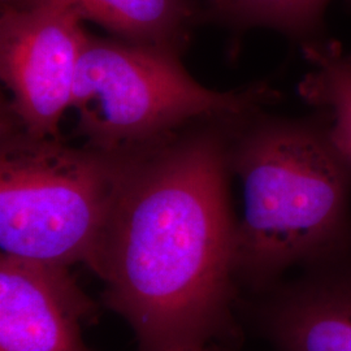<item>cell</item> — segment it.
Instances as JSON below:
<instances>
[{"mask_svg": "<svg viewBox=\"0 0 351 351\" xmlns=\"http://www.w3.org/2000/svg\"><path fill=\"white\" fill-rule=\"evenodd\" d=\"M213 4L216 5V8L221 12H224V10L226 8V5L229 4V0H213Z\"/></svg>", "mask_w": 351, "mask_h": 351, "instance_id": "7c38bea8", "label": "cell"}, {"mask_svg": "<svg viewBox=\"0 0 351 351\" xmlns=\"http://www.w3.org/2000/svg\"><path fill=\"white\" fill-rule=\"evenodd\" d=\"M82 23L73 10L55 1L1 0V80L11 93L13 125L33 137L60 136L88 38Z\"/></svg>", "mask_w": 351, "mask_h": 351, "instance_id": "5b68a950", "label": "cell"}, {"mask_svg": "<svg viewBox=\"0 0 351 351\" xmlns=\"http://www.w3.org/2000/svg\"><path fill=\"white\" fill-rule=\"evenodd\" d=\"M123 40L173 52L193 14L189 0H49Z\"/></svg>", "mask_w": 351, "mask_h": 351, "instance_id": "ba28073f", "label": "cell"}, {"mask_svg": "<svg viewBox=\"0 0 351 351\" xmlns=\"http://www.w3.org/2000/svg\"><path fill=\"white\" fill-rule=\"evenodd\" d=\"M332 0H229L224 12L249 25L304 34L317 26Z\"/></svg>", "mask_w": 351, "mask_h": 351, "instance_id": "30bf717a", "label": "cell"}, {"mask_svg": "<svg viewBox=\"0 0 351 351\" xmlns=\"http://www.w3.org/2000/svg\"><path fill=\"white\" fill-rule=\"evenodd\" d=\"M311 71L298 93L319 112V123L335 150L351 165V52L339 42L303 45Z\"/></svg>", "mask_w": 351, "mask_h": 351, "instance_id": "9c48e42d", "label": "cell"}, {"mask_svg": "<svg viewBox=\"0 0 351 351\" xmlns=\"http://www.w3.org/2000/svg\"><path fill=\"white\" fill-rule=\"evenodd\" d=\"M242 184L234 277L263 293L293 267L351 251V165L316 121L254 126L229 154Z\"/></svg>", "mask_w": 351, "mask_h": 351, "instance_id": "7a4b0ae2", "label": "cell"}, {"mask_svg": "<svg viewBox=\"0 0 351 351\" xmlns=\"http://www.w3.org/2000/svg\"><path fill=\"white\" fill-rule=\"evenodd\" d=\"M268 99L265 86L228 93L204 88L171 51L88 37L71 108L88 149L128 156L154 147L186 121L241 120Z\"/></svg>", "mask_w": 351, "mask_h": 351, "instance_id": "277c9868", "label": "cell"}, {"mask_svg": "<svg viewBox=\"0 0 351 351\" xmlns=\"http://www.w3.org/2000/svg\"><path fill=\"white\" fill-rule=\"evenodd\" d=\"M217 136L201 134L126 158L110 219L88 265L104 301L141 351L206 346L230 322L234 234Z\"/></svg>", "mask_w": 351, "mask_h": 351, "instance_id": "6da1fadb", "label": "cell"}, {"mask_svg": "<svg viewBox=\"0 0 351 351\" xmlns=\"http://www.w3.org/2000/svg\"><path fill=\"white\" fill-rule=\"evenodd\" d=\"M261 294L259 320L277 351H351V251Z\"/></svg>", "mask_w": 351, "mask_h": 351, "instance_id": "52a82bcc", "label": "cell"}, {"mask_svg": "<svg viewBox=\"0 0 351 351\" xmlns=\"http://www.w3.org/2000/svg\"><path fill=\"white\" fill-rule=\"evenodd\" d=\"M171 351H213L207 349V346H190V348H180Z\"/></svg>", "mask_w": 351, "mask_h": 351, "instance_id": "8fae6325", "label": "cell"}, {"mask_svg": "<svg viewBox=\"0 0 351 351\" xmlns=\"http://www.w3.org/2000/svg\"><path fill=\"white\" fill-rule=\"evenodd\" d=\"M126 158L78 150L7 124L0 149L1 254L90 265Z\"/></svg>", "mask_w": 351, "mask_h": 351, "instance_id": "3957f363", "label": "cell"}, {"mask_svg": "<svg viewBox=\"0 0 351 351\" xmlns=\"http://www.w3.org/2000/svg\"><path fill=\"white\" fill-rule=\"evenodd\" d=\"M68 268L1 254L0 351H90L81 326L94 307Z\"/></svg>", "mask_w": 351, "mask_h": 351, "instance_id": "8992f818", "label": "cell"}]
</instances>
